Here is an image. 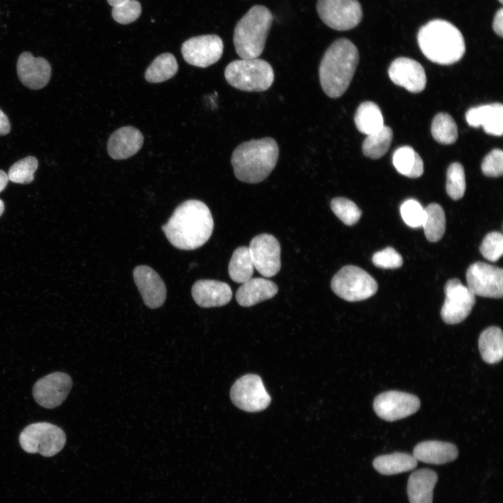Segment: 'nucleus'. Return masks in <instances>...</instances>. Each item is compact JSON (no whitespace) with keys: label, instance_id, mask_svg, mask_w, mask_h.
Instances as JSON below:
<instances>
[{"label":"nucleus","instance_id":"f257e3e1","mask_svg":"<svg viewBox=\"0 0 503 503\" xmlns=\"http://www.w3.org/2000/svg\"><path fill=\"white\" fill-rule=\"evenodd\" d=\"M213 227L208 207L202 201L188 200L177 207L162 231L175 247L192 250L209 240Z\"/></svg>","mask_w":503,"mask_h":503},{"label":"nucleus","instance_id":"f03ea898","mask_svg":"<svg viewBox=\"0 0 503 503\" xmlns=\"http://www.w3.org/2000/svg\"><path fill=\"white\" fill-rule=\"evenodd\" d=\"M358 61V50L347 38H339L328 48L319 68L320 83L327 96L338 98L344 94Z\"/></svg>","mask_w":503,"mask_h":503},{"label":"nucleus","instance_id":"7ed1b4c3","mask_svg":"<svg viewBox=\"0 0 503 503\" xmlns=\"http://www.w3.org/2000/svg\"><path fill=\"white\" fill-rule=\"evenodd\" d=\"M279 147L272 138L252 140L240 144L231 156L236 178L243 182L256 184L264 180L275 168Z\"/></svg>","mask_w":503,"mask_h":503},{"label":"nucleus","instance_id":"20e7f679","mask_svg":"<svg viewBox=\"0 0 503 503\" xmlns=\"http://www.w3.org/2000/svg\"><path fill=\"white\" fill-rule=\"evenodd\" d=\"M417 40L425 57L438 64H453L460 60L465 52L460 31L444 20L435 19L421 27Z\"/></svg>","mask_w":503,"mask_h":503},{"label":"nucleus","instance_id":"39448f33","mask_svg":"<svg viewBox=\"0 0 503 503\" xmlns=\"http://www.w3.org/2000/svg\"><path fill=\"white\" fill-rule=\"evenodd\" d=\"M272 20L268 8L255 5L238 22L233 43L240 59L258 58L262 54Z\"/></svg>","mask_w":503,"mask_h":503},{"label":"nucleus","instance_id":"423d86ee","mask_svg":"<svg viewBox=\"0 0 503 503\" xmlns=\"http://www.w3.org/2000/svg\"><path fill=\"white\" fill-rule=\"evenodd\" d=\"M224 76L232 87L245 92H263L274 81V71L266 61L258 59H240L229 63Z\"/></svg>","mask_w":503,"mask_h":503},{"label":"nucleus","instance_id":"0eeeda50","mask_svg":"<svg viewBox=\"0 0 503 503\" xmlns=\"http://www.w3.org/2000/svg\"><path fill=\"white\" fill-rule=\"evenodd\" d=\"M331 289L340 298L349 302L360 301L374 295L376 280L366 271L355 265L342 267L333 277Z\"/></svg>","mask_w":503,"mask_h":503},{"label":"nucleus","instance_id":"6e6552de","mask_svg":"<svg viewBox=\"0 0 503 503\" xmlns=\"http://www.w3.org/2000/svg\"><path fill=\"white\" fill-rule=\"evenodd\" d=\"M66 437L58 426L39 422L27 426L20 433L19 442L22 449L29 453H39L50 457L59 453L64 446Z\"/></svg>","mask_w":503,"mask_h":503},{"label":"nucleus","instance_id":"1a4fd4ad","mask_svg":"<svg viewBox=\"0 0 503 503\" xmlns=\"http://www.w3.org/2000/svg\"><path fill=\"white\" fill-rule=\"evenodd\" d=\"M316 10L321 20L337 31L354 28L363 17L362 7L358 0H318Z\"/></svg>","mask_w":503,"mask_h":503},{"label":"nucleus","instance_id":"9d476101","mask_svg":"<svg viewBox=\"0 0 503 503\" xmlns=\"http://www.w3.org/2000/svg\"><path fill=\"white\" fill-rule=\"evenodd\" d=\"M230 396L237 407L247 412L264 410L271 401L261 378L254 374H245L236 380Z\"/></svg>","mask_w":503,"mask_h":503},{"label":"nucleus","instance_id":"9b49d317","mask_svg":"<svg viewBox=\"0 0 503 503\" xmlns=\"http://www.w3.org/2000/svg\"><path fill=\"white\" fill-rule=\"evenodd\" d=\"M445 300L442 307L441 316L448 324L464 321L470 314L476 298L474 294L458 279H451L444 286Z\"/></svg>","mask_w":503,"mask_h":503},{"label":"nucleus","instance_id":"f8f14e48","mask_svg":"<svg viewBox=\"0 0 503 503\" xmlns=\"http://www.w3.org/2000/svg\"><path fill=\"white\" fill-rule=\"evenodd\" d=\"M467 287L474 294L486 298H501L503 295V270L483 263L472 264L466 272Z\"/></svg>","mask_w":503,"mask_h":503},{"label":"nucleus","instance_id":"ddd939ff","mask_svg":"<svg viewBox=\"0 0 503 503\" xmlns=\"http://www.w3.org/2000/svg\"><path fill=\"white\" fill-rule=\"evenodd\" d=\"M223 51V41L215 34L190 38L181 48L184 59L190 65L201 68L207 67L218 61Z\"/></svg>","mask_w":503,"mask_h":503},{"label":"nucleus","instance_id":"4468645a","mask_svg":"<svg viewBox=\"0 0 503 503\" xmlns=\"http://www.w3.org/2000/svg\"><path fill=\"white\" fill-rule=\"evenodd\" d=\"M254 268L263 276L271 277L281 268L280 245L272 235L262 233L253 238L248 247Z\"/></svg>","mask_w":503,"mask_h":503},{"label":"nucleus","instance_id":"2eb2a0df","mask_svg":"<svg viewBox=\"0 0 503 503\" xmlns=\"http://www.w3.org/2000/svg\"><path fill=\"white\" fill-rule=\"evenodd\" d=\"M420 406V400L416 395L397 391L378 395L373 404L377 416L387 421L406 418L416 413Z\"/></svg>","mask_w":503,"mask_h":503},{"label":"nucleus","instance_id":"dca6fc26","mask_svg":"<svg viewBox=\"0 0 503 503\" xmlns=\"http://www.w3.org/2000/svg\"><path fill=\"white\" fill-rule=\"evenodd\" d=\"M72 387L71 377L56 372L38 380L33 387V396L43 407L52 409L59 406L66 398Z\"/></svg>","mask_w":503,"mask_h":503},{"label":"nucleus","instance_id":"f3484780","mask_svg":"<svg viewBox=\"0 0 503 503\" xmlns=\"http://www.w3.org/2000/svg\"><path fill=\"white\" fill-rule=\"evenodd\" d=\"M388 75L396 85L411 93L422 92L426 85V75L422 65L411 58L398 57L388 68Z\"/></svg>","mask_w":503,"mask_h":503},{"label":"nucleus","instance_id":"a211bd4d","mask_svg":"<svg viewBox=\"0 0 503 503\" xmlns=\"http://www.w3.org/2000/svg\"><path fill=\"white\" fill-rule=\"evenodd\" d=\"M134 282L144 303L151 309L161 307L166 298L164 282L152 268L138 265L133 270Z\"/></svg>","mask_w":503,"mask_h":503},{"label":"nucleus","instance_id":"6ab92c4d","mask_svg":"<svg viewBox=\"0 0 503 503\" xmlns=\"http://www.w3.org/2000/svg\"><path fill=\"white\" fill-rule=\"evenodd\" d=\"M17 73L24 86L32 89H39L48 83L51 76V66L45 59L35 57L31 52H24L17 61Z\"/></svg>","mask_w":503,"mask_h":503},{"label":"nucleus","instance_id":"aec40b11","mask_svg":"<svg viewBox=\"0 0 503 503\" xmlns=\"http://www.w3.org/2000/svg\"><path fill=\"white\" fill-rule=\"evenodd\" d=\"M232 294L228 284L213 279L198 280L191 288L196 303L206 308L226 305L231 300Z\"/></svg>","mask_w":503,"mask_h":503},{"label":"nucleus","instance_id":"412c9836","mask_svg":"<svg viewBox=\"0 0 503 503\" xmlns=\"http://www.w3.org/2000/svg\"><path fill=\"white\" fill-rule=\"evenodd\" d=\"M143 141V136L138 129L130 126L121 127L108 139V154L116 160L129 158L140 150Z\"/></svg>","mask_w":503,"mask_h":503},{"label":"nucleus","instance_id":"4be33fe9","mask_svg":"<svg viewBox=\"0 0 503 503\" xmlns=\"http://www.w3.org/2000/svg\"><path fill=\"white\" fill-rule=\"evenodd\" d=\"M465 119L472 127L481 126L486 133L501 136L503 133V105L500 103L486 104L469 108Z\"/></svg>","mask_w":503,"mask_h":503},{"label":"nucleus","instance_id":"5701e85b","mask_svg":"<svg viewBox=\"0 0 503 503\" xmlns=\"http://www.w3.org/2000/svg\"><path fill=\"white\" fill-rule=\"evenodd\" d=\"M458 455L455 445L436 440L424 441L414 449L413 456L418 461L432 465H443L455 460Z\"/></svg>","mask_w":503,"mask_h":503},{"label":"nucleus","instance_id":"b1692460","mask_svg":"<svg viewBox=\"0 0 503 503\" xmlns=\"http://www.w3.org/2000/svg\"><path fill=\"white\" fill-rule=\"evenodd\" d=\"M277 291V286L273 282L256 277L242 283L238 289L235 297L240 305L247 307L273 298Z\"/></svg>","mask_w":503,"mask_h":503},{"label":"nucleus","instance_id":"393cba45","mask_svg":"<svg viewBox=\"0 0 503 503\" xmlns=\"http://www.w3.org/2000/svg\"><path fill=\"white\" fill-rule=\"evenodd\" d=\"M437 474L432 469L423 468L411 474L407 481V495L410 503H432L433 490Z\"/></svg>","mask_w":503,"mask_h":503},{"label":"nucleus","instance_id":"a878e982","mask_svg":"<svg viewBox=\"0 0 503 503\" xmlns=\"http://www.w3.org/2000/svg\"><path fill=\"white\" fill-rule=\"evenodd\" d=\"M372 465L379 473L393 475L414 469L417 466V460L410 454L395 452L376 457Z\"/></svg>","mask_w":503,"mask_h":503},{"label":"nucleus","instance_id":"bb28decb","mask_svg":"<svg viewBox=\"0 0 503 503\" xmlns=\"http://www.w3.org/2000/svg\"><path fill=\"white\" fill-rule=\"evenodd\" d=\"M479 349L483 360L489 364L500 362L503 356V335L497 326L484 330L479 338Z\"/></svg>","mask_w":503,"mask_h":503},{"label":"nucleus","instance_id":"cd10ccee","mask_svg":"<svg viewBox=\"0 0 503 503\" xmlns=\"http://www.w3.org/2000/svg\"><path fill=\"white\" fill-rule=\"evenodd\" d=\"M354 122L357 129L367 136L380 130L384 126L379 107L369 101L359 105L354 116Z\"/></svg>","mask_w":503,"mask_h":503},{"label":"nucleus","instance_id":"c85d7f7f","mask_svg":"<svg viewBox=\"0 0 503 503\" xmlns=\"http://www.w3.org/2000/svg\"><path fill=\"white\" fill-rule=\"evenodd\" d=\"M393 164L399 173L410 178L419 177L423 173L422 159L409 146L399 147L394 152Z\"/></svg>","mask_w":503,"mask_h":503},{"label":"nucleus","instance_id":"c756f323","mask_svg":"<svg viewBox=\"0 0 503 503\" xmlns=\"http://www.w3.org/2000/svg\"><path fill=\"white\" fill-rule=\"evenodd\" d=\"M178 70L175 56L166 52L157 56L145 73V80L151 83H159L173 77Z\"/></svg>","mask_w":503,"mask_h":503},{"label":"nucleus","instance_id":"7c9ffc66","mask_svg":"<svg viewBox=\"0 0 503 503\" xmlns=\"http://www.w3.org/2000/svg\"><path fill=\"white\" fill-rule=\"evenodd\" d=\"M425 209V217L422 224L427 240L431 242L439 241L446 229V217L437 203H430Z\"/></svg>","mask_w":503,"mask_h":503},{"label":"nucleus","instance_id":"2f4dec72","mask_svg":"<svg viewBox=\"0 0 503 503\" xmlns=\"http://www.w3.org/2000/svg\"><path fill=\"white\" fill-rule=\"evenodd\" d=\"M254 266L248 247H238L228 264V274L237 283H244L252 278Z\"/></svg>","mask_w":503,"mask_h":503},{"label":"nucleus","instance_id":"473e14b6","mask_svg":"<svg viewBox=\"0 0 503 503\" xmlns=\"http://www.w3.org/2000/svg\"><path fill=\"white\" fill-rule=\"evenodd\" d=\"M392 139V129L384 125L380 130L367 136L362 146L364 155L372 159L382 157L388 150Z\"/></svg>","mask_w":503,"mask_h":503},{"label":"nucleus","instance_id":"72a5a7b5","mask_svg":"<svg viewBox=\"0 0 503 503\" xmlns=\"http://www.w3.org/2000/svg\"><path fill=\"white\" fill-rule=\"evenodd\" d=\"M431 133L433 138L439 143L451 145L458 138V128L453 117L444 112L437 114L431 125Z\"/></svg>","mask_w":503,"mask_h":503},{"label":"nucleus","instance_id":"f704fd0d","mask_svg":"<svg viewBox=\"0 0 503 503\" xmlns=\"http://www.w3.org/2000/svg\"><path fill=\"white\" fill-rule=\"evenodd\" d=\"M38 166V160L34 156H29L22 159L10 168L7 174L8 180L17 184L31 183Z\"/></svg>","mask_w":503,"mask_h":503},{"label":"nucleus","instance_id":"c9c22d12","mask_svg":"<svg viewBox=\"0 0 503 503\" xmlns=\"http://www.w3.org/2000/svg\"><path fill=\"white\" fill-rule=\"evenodd\" d=\"M466 189L465 170L462 166L458 162L452 163L446 173V190L447 194L453 200L461 198Z\"/></svg>","mask_w":503,"mask_h":503},{"label":"nucleus","instance_id":"e433bc0d","mask_svg":"<svg viewBox=\"0 0 503 503\" xmlns=\"http://www.w3.org/2000/svg\"><path fill=\"white\" fill-rule=\"evenodd\" d=\"M330 207L334 214L346 225L352 226L360 219L362 212L351 200L343 198H334L330 202Z\"/></svg>","mask_w":503,"mask_h":503},{"label":"nucleus","instance_id":"4c0bfd02","mask_svg":"<svg viewBox=\"0 0 503 503\" xmlns=\"http://www.w3.org/2000/svg\"><path fill=\"white\" fill-rule=\"evenodd\" d=\"M400 214L404 223L411 227L422 226L425 209L421 203L415 199H407L400 206Z\"/></svg>","mask_w":503,"mask_h":503},{"label":"nucleus","instance_id":"58836bf2","mask_svg":"<svg viewBox=\"0 0 503 503\" xmlns=\"http://www.w3.org/2000/svg\"><path fill=\"white\" fill-rule=\"evenodd\" d=\"M480 252L486 259L497 261L503 254L502 234L496 231L488 233L480 246Z\"/></svg>","mask_w":503,"mask_h":503},{"label":"nucleus","instance_id":"ea45409f","mask_svg":"<svg viewBox=\"0 0 503 503\" xmlns=\"http://www.w3.org/2000/svg\"><path fill=\"white\" fill-rule=\"evenodd\" d=\"M141 4L136 0H131L112 7V16L118 23L128 24L136 21L140 15Z\"/></svg>","mask_w":503,"mask_h":503},{"label":"nucleus","instance_id":"a19ab883","mask_svg":"<svg viewBox=\"0 0 503 503\" xmlns=\"http://www.w3.org/2000/svg\"><path fill=\"white\" fill-rule=\"evenodd\" d=\"M372 261L375 266L384 269L398 268L403 263L402 256L391 247L374 254Z\"/></svg>","mask_w":503,"mask_h":503},{"label":"nucleus","instance_id":"79ce46f5","mask_svg":"<svg viewBox=\"0 0 503 503\" xmlns=\"http://www.w3.org/2000/svg\"><path fill=\"white\" fill-rule=\"evenodd\" d=\"M482 173L487 177H497L503 173V152L502 150L494 149L483 159L481 163Z\"/></svg>","mask_w":503,"mask_h":503},{"label":"nucleus","instance_id":"37998d69","mask_svg":"<svg viewBox=\"0 0 503 503\" xmlns=\"http://www.w3.org/2000/svg\"><path fill=\"white\" fill-rule=\"evenodd\" d=\"M493 29L495 34L500 36H503V8H500L497 10L493 21Z\"/></svg>","mask_w":503,"mask_h":503},{"label":"nucleus","instance_id":"c03bdc74","mask_svg":"<svg viewBox=\"0 0 503 503\" xmlns=\"http://www.w3.org/2000/svg\"><path fill=\"white\" fill-rule=\"evenodd\" d=\"M10 124L6 115L0 109V136H5L10 132Z\"/></svg>","mask_w":503,"mask_h":503},{"label":"nucleus","instance_id":"a18cd8bd","mask_svg":"<svg viewBox=\"0 0 503 503\" xmlns=\"http://www.w3.org/2000/svg\"><path fill=\"white\" fill-rule=\"evenodd\" d=\"M8 180V175L3 170H0V192L6 188Z\"/></svg>","mask_w":503,"mask_h":503},{"label":"nucleus","instance_id":"49530a36","mask_svg":"<svg viewBox=\"0 0 503 503\" xmlns=\"http://www.w3.org/2000/svg\"><path fill=\"white\" fill-rule=\"evenodd\" d=\"M129 1H131V0H107L109 5H110L112 7L121 5L122 3L128 2Z\"/></svg>","mask_w":503,"mask_h":503},{"label":"nucleus","instance_id":"de8ad7c7","mask_svg":"<svg viewBox=\"0 0 503 503\" xmlns=\"http://www.w3.org/2000/svg\"><path fill=\"white\" fill-rule=\"evenodd\" d=\"M3 210H4V203H3V202L0 199V216L2 214Z\"/></svg>","mask_w":503,"mask_h":503},{"label":"nucleus","instance_id":"09e8293b","mask_svg":"<svg viewBox=\"0 0 503 503\" xmlns=\"http://www.w3.org/2000/svg\"><path fill=\"white\" fill-rule=\"evenodd\" d=\"M501 3H503V0H498Z\"/></svg>","mask_w":503,"mask_h":503}]
</instances>
